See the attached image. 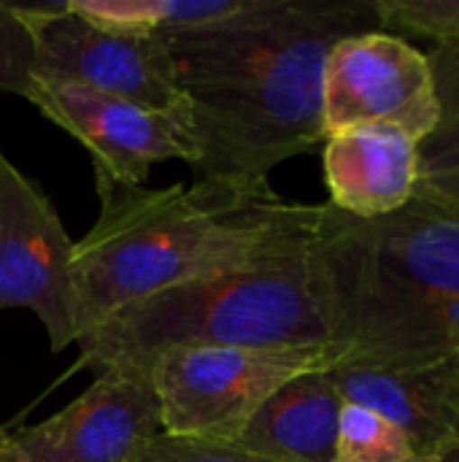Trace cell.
Here are the masks:
<instances>
[{
  "mask_svg": "<svg viewBox=\"0 0 459 462\" xmlns=\"http://www.w3.org/2000/svg\"><path fill=\"white\" fill-rule=\"evenodd\" d=\"M346 403L373 409L395 422L427 460L459 449V352L430 365L379 371L330 365Z\"/></svg>",
  "mask_w": 459,
  "mask_h": 462,
  "instance_id": "obj_11",
  "label": "cell"
},
{
  "mask_svg": "<svg viewBox=\"0 0 459 462\" xmlns=\"http://www.w3.org/2000/svg\"><path fill=\"white\" fill-rule=\"evenodd\" d=\"M95 189L97 222L76 241V341L146 295L308 244L322 217L271 184L143 189L95 173Z\"/></svg>",
  "mask_w": 459,
  "mask_h": 462,
  "instance_id": "obj_2",
  "label": "cell"
},
{
  "mask_svg": "<svg viewBox=\"0 0 459 462\" xmlns=\"http://www.w3.org/2000/svg\"><path fill=\"white\" fill-rule=\"evenodd\" d=\"M76 241L49 195L0 149V311L27 309L54 355L76 346Z\"/></svg>",
  "mask_w": 459,
  "mask_h": 462,
  "instance_id": "obj_7",
  "label": "cell"
},
{
  "mask_svg": "<svg viewBox=\"0 0 459 462\" xmlns=\"http://www.w3.org/2000/svg\"><path fill=\"white\" fill-rule=\"evenodd\" d=\"M330 365L403 371L459 352V214L414 198L379 219L322 206L308 246Z\"/></svg>",
  "mask_w": 459,
  "mask_h": 462,
  "instance_id": "obj_3",
  "label": "cell"
},
{
  "mask_svg": "<svg viewBox=\"0 0 459 462\" xmlns=\"http://www.w3.org/2000/svg\"><path fill=\"white\" fill-rule=\"evenodd\" d=\"M14 449H16V447H14ZM14 462H22V457H19V452H16V460Z\"/></svg>",
  "mask_w": 459,
  "mask_h": 462,
  "instance_id": "obj_21",
  "label": "cell"
},
{
  "mask_svg": "<svg viewBox=\"0 0 459 462\" xmlns=\"http://www.w3.org/2000/svg\"><path fill=\"white\" fill-rule=\"evenodd\" d=\"M0 436H5V430H3V428H0Z\"/></svg>",
  "mask_w": 459,
  "mask_h": 462,
  "instance_id": "obj_22",
  "label": "cell"
},
{
  "mask_svg": "<svg viewBox=\"0 0 459 462\" xmlns=\"http://www.w3.org/2000/svg\"><path fill=\"white\" fill-rule=\"evenodd\" d=\"M317 346H200L168 352L151 368L162 433L233 444L260 406L300 374L330 368Z\"/></svg>",
  "mask_w": 459,
  "mask_h": 462,
  "instance_id": "obj_5",
  "label": "cell"
},
{
  "mask_svg": "<svg viewBox=\"0 0 459 462\" xmlns=\"http://www.w3.org/2000/svg\"><path fill=\"white\" fill-rule=\"evenodd\" d=\"M24 100L92 154L95 173L119 184L143 187L151 165L192 157L184 125L130 100L41 76Z\"/></svg>",
  "mask_w": 459,
  "mask_h": 462,
  "instance_id": "obj_9",
  "label": "cell"
},
{
  "mask_svg": "<svg viewBox=\"0 0 459 462\" xmlns=\"http://www.w3.org/2000/svg\"><path fill=\"white\" fill-rule=\"evenodd\" d=\"M441 462H459V449L457 452H449V455H444V457H441Z\"/></svg>",
  "mask_w": 459,
  "mask_h": 462,
  "instance_id": "obj_20",
  "label": "cell"
},
{
  "mask_svg": "<svg viewBox=\"0 0 459 462\" xmlns=\"http://www.w3.org/2000/svg\"><path fill=\"white\" fill-rule=\"evenodd\" d=\"M133 462H268L243 452L235 444L225 441H200V439H176L154 436Z\"/></svg>",
  "mask_w": 459,
  "mask_h": 462,
  "instance_id": "obj_18",
  "label": "cell"
},
{
  "mask_svg": "<svg viewBox=\"0 0 459 462\" xmlns=\"http://www.w3.org/2000/svg\"><path fill=\"white\" fill-rule=\"evenodd\" d=\"M16 8L35 38V76L130 100L187 130V100L160 35L89 22L70 11L68 0Z\"/></svg>",
  "mask_w": 459,
  "mask_h": 462,
  "instance_id": "obj_6",
  "label": "cell"
},
{
  "mask_svg": "<svg viewBox=\"0 0 459 462\" xmlns=\"http://www.w3.org/2000/svg\"><path fill=\"white\" fill-rule=\"evenodd\" d=\"M438 97V122L417 143L414 198L459 214V43L427 54Z\"/></svg>",
  "mask_w": 459,
  "mask_h": 462,
  "instance_id": "obj_14",
  "label": "cell"
},
{
  "mask_svg": "<svg viewBox=\"0 0 459 462\" xmlns=\"http://www.w3.org/2000/svg\"><path fill=\"white\" fill-rule=\"evenodd\" d=\"M381 30L436 41V49L459 43V0H373Z\"/></svg>",
  "mask_w": 459,
  "mask_h": 462,
  "instance_id": "obj_16",
  "label": "cell"
},
{
  "mask_svg": "<svg viewBox=\"0 0 459 462\" xmlns=\"http://www.w3.org/2000/svg\"><path fill=\"white\" fill-rule=\"evenodd\" d=\"M0 439H3V436H0Z\"/></svg>",
  "mask_w": 459,
  "mask_h": 462,
  "instance_id": "obj_23",
  "label": "cell"
},
{
  "mask_svg": "<svg viewBox=\"0 0 459 462\" xmlns=\"http://www.w3.org/2000/svg\"><path fill=\"white\" fill-rule=\"evenodd\" d=\"M333 462H436L422 457L411 439L373 409L346 403L338 420ZM441 462V460H438Z\"/></svg>",
  "mask_w": 459,
  "mask_h": 462,
  "instance_id": "obj_15",
  "label": "cell"
},
{
  "mask_svg": "<svg viewBox=\"0 0 459 462\" xmlns=\"http://www.w3.org/2000/svg\"><path fill=\"white\" fill-rule=\"evenodd\" d=\"M35 79V38L16 3H0V92L27 95Z\"/></svg>",
  "mask_w": 459,
  "mask_h": 462,
  "instance_id": "obj_17",
  "label": "cell"
},
{
  "mask_svg": "<svg viewBox=\"0 0 459 462\" xmlns=\"http://www.w3.org/2000/svg\"><path fill=\"white\" fill-rule=\"evenodd\" d=\"M417 138L387 125H365L325 138V184L330 206L379 219L400 211L417 192Z\"/></svg>",
  "mask_w": 459,
  "mask_h": 462,
  "instance_id": "obj_12",
  "label": "cell"
},
{
  "mask_svg": "<svg viewBox=\"0 0 459 462\" xmlns=\"http://www.w3.org/2000/svg\"><path fill=\"white\" fill-rule=\"evenodd\" d=\"M308 244L146 295L84 333L76 368L151 376L160 357L200 346H317L330 352Z\"/></svg>",
  "mask_w": 459,
  "mask_h": 462,
  "instance_id": "obj_4",
  "label": "cell"
},
{
  "mask_svg": "<svg viewBox=\"0 0 459 462\" xmlns=\"http://www.w3.org/2000/svg\"><path fill=\"white\" fill-rule=\"evenodd\" d=\"M162 433L151 376L106 371L54 417L11 433L22 462H133Z\"/></svg>",
  "mask_w": 459,
  "mask_h": 462,
  "instance_id": "obj_10",
  "label": "cell"
},
{
  "mask_svg": "<svg viewBox=\"0 0 459 462\" xmlns=\"http://www.w3.org/2000/svg\"><path fill=\"white\" fill-rule=\"evenodd\" d=\"M322 122L325 138L349 127L387 125L422 141L438 122L427 54L384 30L341 38L325 60Z\"/></svg>",
  "mask_w": 459,
  "mask_h": 462,
  "instance_id": "obj_8",
  "label": "cell"
},
{
  "mask_svg": "<svg viewBox=\"0 0 459 462\" xmlns=\"http://www.w3.org/2000/svg\"><path fill=\"white\" fill-rule=\"evenodd\" d=\"M371 30H381L373 0H268L249 19L162 38L197 179L265 187L279 162L325 143V60Z\"/></svg>",
  "mask_w": 459,
  "mask_h": 462,
  "instance_id": "obj_1",
  "label": "cell"
},
{
  "mask_svg": "<svg viewBox=\"0 0 459 462\" xmlns=\"http://www.w3.org/2000/svg\"><path fill=\"white\" fill-rule=\"evenodd\" d=\"M14 460H16V449H14V444H11V433H5V436L0 439V462Z\"/></svg>",
  "mask_w": 459,
  "mask_h": 462,
  "instance_id": "obj_19",
  "label": "cell"
},
{
  "mask_svg": "<svg viewBox=\"0 0 459 462\" xmlns=\"http://www.w3.org/2000/svg\"><path fill=\"white\" fill-rule=\"evenodd\" d=\"M344 398L327 368L276 390L233 441L268 462H333Z\"/></svg>",
  "mask_w": 459,
  "mask_h": 462,
  "instance_id": "obj_13",
  "label": "cell"
}]
</instances>
